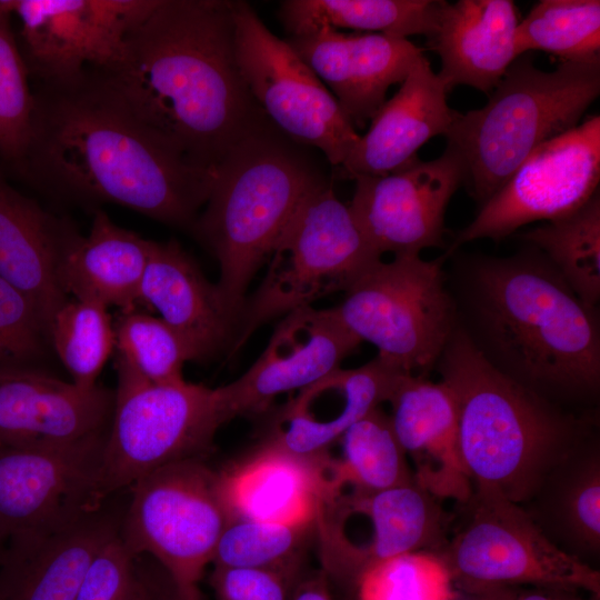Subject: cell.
Instances as JSON below:
<instances>
[{
	"mask_svg": "<svg viewBox=\"0 0 600 600\" xmlns=\"http://www.w3.org/2000/svg\"><path fill=\"white\" fill-rule=\"evenodd\" d=\"M84 76L148 132L209 170L267 121L240 72L231 1L158 0L128 33L120 59Z\"/></svg>",
	"mask_w": 600,
	"mask_h": 600,
	"instance_id": "1",
	"label": "cell"
},
{
	"mask_svg": "<svg viewBox=\"0 0 600 600\" xmlns=\"http://www.w3.org/2000/svg\"><path fill=\"white\" fill-rule=\"evenodd\" d=\"M19 171L57 193L190 229L214 170L196 166L103 98L83 74L40 84Z\"/></svg>",
	"mask_w": 600,
	"mask_h": 600,
	"instance_id": "2",
	"label": "cell"
},
{
	"mask_svg": "<svg viewBox=\"0 0 600 600\" xmlns=\"http://www.w3.org/2000/svg\"><path fill=\"white\" fill-rule=\"evenodd\" d=\"M474 263L472 316L484 357L548 394L584 397L600 381V334L584 304L541 251Z\"/></svg>",
	"mask_w": 600,
	"mask_h": 600,
	"instance_id": "3",
	"label": "cell"
},
{
	"mask_svg": "<svg viewBox=\"0 0 600 600\" xmlns=\"http://www.w3.org/2000/svg\"><path fill=\"white\" fill-rule=\"evenodd\" d=\"M457 409L458 440L473 489L524 506L584 439L582 424L494 367L456 328L438 362Z\"/></svg>",
	"mask_w": 600,
	"mask_h": 600,
	"instance_id": "4",
	"label": "cell"
},
{
	"mask_svg": "<svg viewBox=\"0 0 600 600\" xmlns=\"http://www.w3.org/2000/svg\"><path fill=\"white\" fill-rule=\"evenodd\" d=\"M324 182L268 121L239 140L214 168L206 209L191 231L218 260L217 286L239 320L254 273L303 199Z\"/></svg>",
	"mask_w": 600,
	"mask_h": 600,
	"instance_id": "5",
	"label": "cell"
},
{
	"mask_svg": "<svg viewBox=\"0 0 600 600\" xmlns=\"http://www.w3.org/2000/svg\"><path fill=\"white\" fill-rule=\"evenodd\" d=\"M600 93V59L542 71L519 56L480 109L458 112L444 137L461 154L482 206L543 142L580 123Z\"/></svg>",
	"mask_w": 600,
	"mask_h": 600,
	"instance_id": "6",
	"label": "cell"
},
{
	"mask_svg": "<svg viewBox=\"0 0 600 600\" xmlns=\"http://www.w3.org/2000/svg\"><path fill=\"white\" fill-rule=\"evenodd\" d=\"M269 259L264 278L246 298L230 354L270 320L346 292L381 256L366 240L349 204L324 182L300 203Z\"/></svg>",
	"mask_w": 600,
	"mask_h": 600,
	"instance_id": "7",
	"label": "cell"
},
{
	"mask_svg": "<svg viewBox=\"0 0 600 600\" xmlns=\"http://www.w3.org/2000/svg\"><path fill=\"white\" fill-rule=\"evenodd\" d=\"M118 377L99 492L106 500L170 463L202 459L229 421L219 389L151 383L116 356Z\"/></svg>",
	"mask_w": 600,
	"mask_h": 600,
	"instance_id": "8",
	"label": "cell"
},
{
	"mask_svg": "<svg viewBox=\"0 0 600 600\" xmlns=\"http://www.w3.org/2000/svg\"><path fill=\"white\" fill-rule=\"evenodd\" d=\"M442 262L420 254L394 256L370 267L334 308L361 341L398 370L427 376L457 328Z\"/></svg>",
	"mask_w": 600,
	"mask_h": 600,
	"instance_id": "9",
	"label": "cell"
},
{
	"mask_svg": "<svg viewBox=\"0 0 600 600\" xmlns=\"http://www.w3.org/2000/svg\"><path fill=\"white\" fill-rule=\"evenodd\" d=\"M128 490L119 532L124 544L159 562L186 600H199V581L230 521L219 471L188 459L153 470Z\"/></svg>",
	"mask_w": 600,
	"mask_h": 600,
	"instance_id": "10",
	"label": "cell"
},
{
	"mask_svg": "<svg viewBox=\"0 0 600 600\" xmlns=\"http://www.w3.org/2000/svg\"><path fill=\"white\" fill-rule=\"evenodd\" d=\"M443 549L454 581L584 590L600 594V574L563 551L529 512L503 496L473 489Z\"/></svg>",
	"mask_w": 600,
	"mask_h": 600,
	"instance_id": "11",
	"label": "cell"
},
{
	"mask_svg": "<svg viewBox=\"0 0 600 600\" xmlns=\"http://www.w3.org/2000/svg\"><path fill=\"white\" fill-rule=\"evenodd\" d=\"M241 76L263 113L289 138L341 166L360 136L334 96L244 1H231Z\"/></svg>",
	"mask_w": 600,
	"mask_h": 600,
	"instance_id": "12",
	"label": "cell"
},
{
	"mask_svg": "<svg viewBox=\"0 0 600 600\" xmlns=\"http://www.w3.org/2000/svg\"><path fill=\"white\" fill-rule=\"evenodd\" d=\"M158 0H0L19 22V48L40 84H64L116 63L130 30Z\"/></svg>",
	"mask_w": 600,
	"mask_h": 600,
	"instance_id": "13",
	"label": "cell"
},
{
	"mask_svg": "<svg viewBox=\"0 0 600 600\" xmlns=\"http://www.w3.org/2000/svg\"><path fill=\"white\" fill-rule=\"evenodd\" d=\"M600 180V117L540 144L481 206L457 244L499 241L528 223L569 216L596 192Z\"/></svg>",
	"mask_w": 600,
	"mask_h": 600,
	"instance_id": "14",
	"label": "cell"
},
{
	"mask_svg": "<svg viewBox=\"0 0 600 600\" xmlns=\"http://www.w3.org/2000/svg\"><path fill=\"white\" fill-rule=\"evenodd\" d=\"M466 179L460 152L447 143L437 159H418L386 176L354 178L349 208L380 256L420 254L442 244L447 206Z\"/></svg>",
	"mask_w": 600,
	"mask_h": 600,
	"instance_id": "15",
	"label": "cell"
},
{
	"mask_svg": "<svg viewBox=\"0 0 600 600\" xmlns=\"http://www.w3.org/2000/svg\"><path fill=\"white\" fill-rule=\"evenodd\" d=\"M107 433L61 447H0V532L43 530L101 506Z\"/></svg>",
	"mask_w": 600,
	"mask_h": 600,
	"instance_id": "16",
	"label": "cell"
},
{
	"mask_svg": "<svg viewBox=\"0 0 600 600\" xmlns=\"http://www.w3.org/2000/svg\"><path fill=\"white\" fill-rule=\"evenodd\" d=\"M360 343L334 308L308 306L287 313L257 361L218 388L228 419L263 413L278 396L300 391L340 369Z\"/></svg>",
	"mask_w": 600,
	"mask_h": 600,
	"instance_id": "17",
	"label": "cell"
},
{
	"mask_svg": "<svg viewBox=\"0 0 600 600\" xmlns=\"http://www.w3.org/2000/svg\"><path fill=\"white\" fill-rule=\"evenodd\" d=\"M114 391L84 390L38 366H0V447H61L109 431Z\"/></svg>",
	"mask_w": 600,
	"mask_h": 600,
	"instance_id": "18",
	"label": "cell"
},
{
	"mask_svg": "<svg viewBox=\"0 0 600 600\" xmlns=\"http://www.w3.org/2000/svg\"><path fill=\"white\" fill-rule=\"evenodd\" d=\"M107 502L10 537L0 561V600H74L91 561L120 530L124 509Z\"/></svg>",
	"mask_w": 600,
	"mask_h": 600,
	"instance_id": "19",
	"label": "cell"
},
{
	"mask_svg": "<svg viewBox=\"0 0 600 600\" xmlns=\"http://www.w3.org/2000/svg\"><path fill=\"white\" fill-rule=\"evenodd\" d=\"M329 86L354 128H363L402 83L422 50L408 39L381 33H342L331 27L286 40Z\"/></svg>",
	"mask_w": 600,
	"mask_h": 600,
	"instance_id": "20",
	"label": "cell"
},
{
	"mask_svg": "<svg viewBox=\"0 0 600 600\" xmlns=\"http://www.w3.org/2000/svg\"><path fill=\"white\" fill-rule=\"evenodd\" d=\"M402 373L378 357L359 368H340L283 404L266 441L299 456L323 454L353 423L388 402Z\"/></svg>",
	"mask_w": 600,
	"mask_h": 600,
	"instance_id": "21",
	"label": "cell"
},
{
	"mask_svg": "<svg viewBox=\"0 0 600 600\" xmlns=\"http://www.w3.org/2000/svg\"><path fill=\"white\" fill-rule=\"evenodd\" d=\"M388 402L393 432L414 481L442 501H468L473 488L460 452L457 409L449 388L441 380L402 373Z\"/></svg>",
	"mask_w": 600,
	"mask_h": 600,
	"instance_id": "22",
	"label": "cell"
},
{
	"mask_svg": "<svg viewBox=\"0 0 600 600\" xmlns=\"http://www.w3.org/2000/svg\"><path fill=\"white\" fill-rule=\"evenodd\" d=\"M140 304L153 308L180 334L193 360L210 359L233 347L238 313L176 240L151 241Z\"/></svg>",
	"mask_w": 600,
	"mask_h": 600,
	"instance_id": "23",
	"label": "cell"
},
{
	"mask_svg": "<svg viewBox=\"0 0 600 600\" xmlns=\"http://www.w3.org/2000/svg\"><path fill=\"white\" fill-rule=\"evenodd\" d=\"M323 458L264 441L244 460L219 471L229 520L316 526L327 498Z\"/></svg>",
	"mask_w": 600,
	"mask_h": 600,
	"instance_id": "24",
	"label": "cell"
},
{
	"mask_svg": "<svg viewBox=\"0 0 600 600\" xmlns=\"http://www.w3.org/2000/svg\"><path fill=\"white\" fill-rule=\"evenodd\" d=\"M447 89L421 56L396 94L371 119L340 166L344 177L386 176L418 160L431 138L444 136L458 111L447 103Z\"/></svg>",
	"mask_w": 600,
	"mask_h": 600,
	"instance_id": "25",
	"label": "cell"
},
{
	"mask_svg": "<svg viewBox=\"0 0 600 600\" xmlns=\"http://www.w3.org/2000/svg\"><path fill=\"white\" fill-rule=\"evenodd\" d=\"M518 24L511 0L444 1L429 46L440 57L437 74L447 91L463 84L490 94L519 57Z\"/></svg>",
	"mask_w": 600,
	"mask_h": 600,
	"instance_id": "26",
	"label": "cell"
},
{
	"mask_svg": "<svg viewBox=\"0 0 600 600\" xmlns=\"http://www.w3.org/2000/svg\"><path fill=\"white\" fill-rule=\"evenodd\" d=\"M73 229L0 174V277L32 302L48 336L54 314L69 300L57 269L63 243Z\"/></svg>",
	"mask_w": 600,
	"mask_h": 600,
	"instance_id": "27",
	"label": "cell"
},
{
	"mask_svg": "<svg viewBox=\"0 0 600 600\" xmlns=\"http://www.w3.org/2000/svg\"><path fill=\"white\" fill-rule=\"evenodd\" d=\"M151 240L121 228L98 209L87 236L73 229L58 261V281L76 300L120 311L138 309Z\"/></svg>",
	"mask_w": 600,
	"mask_h": 600,
	"instance_id": "28",
	"label": "cell"
},
{
	"mask_svg": "<svg viewBox=\"0 0 600 600\" xmlns=\"http://www.w3.org/2000/svg\"><path fill=\"white\" fill-rule=\"evenodd\" d=\"M333 497L370 523L363 569L404 553H438L448 541L451 518L442 500L414 480L377 492H341Z\"/></svg>",
	"mask_w": 600,
	"mask_h": 600,
	"instance_id": "29",
	"label": "cell"
},
{
	"mask_svg": "<svg viewBox=\"0 0 600 600\" xmlns=\"http://www.w3.org/2000/svg\"><path fill=\"white\" fill-rule=\"evenodd\" d=\"M533 501L534 510L523 508L542 531L563 551L589 563L587 558L600 551L598 447L579 444L551 471L529 502Z\"/></svg>",
	"mask_w": 600,
	"mask_h": 600,
	"instance_id": "30",
	"label": "cell"
},
{
	"mask_svg": "<svg viewBox=\"0 0 600 600\" xmlns=\"http://www.w3.org/2000/svg\"><path fill=\"white\" fill-rule=\"evenodd\" d=\"M443 0H286L279 17L291 37L321 27L380 31L407 39L437 30Z\"/></svg>",
	"mask_w": 600,
	"mask_h": 600,
	"instance_id": "31",
	"label": "cell"
},
{
	"mask_svg": "<svg viewBox=\"0 0 600 600\" xmlns=\"http://www.w3.org/2000/svg\"><path fill=\"white\" fill-rule=\"evenodd\" d=\"M341 454H324L327 497L342 492L370 493L410 482L413 474L383 410L376 408L337 441Z\"/></svg>",
	"mask_w": 600,
	"mask_h": 600,
	"instance_id": "32",
	"label": "cell"
},
{
	"mask_svg": "<svg viewBox=\"0 0 600 600\" xmlns=\"http://www.w3.org/2000/svg\"><path fill=\"white\" fill-rule=\"evenodd\" d=\"M540 250L576 296L594 309L600 298V197L573 213L520 234Z\"/></svg>",
	"mask_w": 600,
	"mask_h": 600,
	"instance_id": "33",
	"label": "cell"
},
{
	"mask_svg": "<svg viewBox=\"0 0 600 600\" xmlns=\"http://www.w3.org/2000/svg\"><path fill=\"white\" fill-rule=\"evenodd\" d=\"M518 54L540 50L564 61L600 59L599 0H541L519 21Z\"/></svg>",
	"mask_w": 600,
	"mask_h": 600,
	"instance_id": "34",
	"label": "cell"
},
{
	"mask_svg": "<svg viewBox=\"0 0 600 600\" xmlns=\"http://www.w3.org/2000/svg\"><path fill=\"white\" fill-rule=\"evenodd\" d=\"M49 341L71 382L91 390L98 386L97 379L114 352L113 318L104 306L69 299L52 319Z\"/></svg>",
	"mask_w": 600,
	"mask_h": 600,
	"instance_id": "35",
	"label": "cell"
},
{
	"mask_svg": "<svg viewBox=\"0 0 600 600\" xmlns=\"http://www.w3.org/2000/svg\"><path fill=\"white\" fill-rule=\"evenodd\" d=\"M313 531L316 526L233 520L224 528L211 563L270 569L298 580L301 552Z\"/></svg>",
	"mask_w": 600,
	"mask_h": 600,
	"instance_id": "36",
	"label": "cell"
},
{
	"mask_svg": "<svg viewBox=\"0 0 600 600\" xmlns=\"http://www.w3.org/2000/svg\"><path fill=\"white\" fill-rule=\"evenodd\" d=\"M114 352L151 383L183 380L186 362L194 361L180 334L160 317L139 309L118 311L113 318Z\"/></svg>",
	"mask_w": 600,
	"mask_h": 600,
	"instance_id": "37",
	"label": "cell"
},
{
	"mask_svg": "<svg viewBox=\"0 0 600 600\" xmlns=\"http://www.w3.org/2000/svg\"><path fill=\"white\" fill-rule=\"evenodd\" d=\"M354 600H457L454 579L437 552L392 557L363 569L352 582Z\"/></svg>",
	"mask_w": 600,
	"mask_h": 600,
	"instance_id": "38",
	"label": "cell"
},
{
	"mask_svg": "<svg viewBox=\"0 0 600 600\" xmlns=\"http://www.w3.org/2000/svg\"><path fill=\"white\" fill-rule=\"evenodd\" d=\"M29 77L11 17L0 9V158L17 170L33 127L36 99Z\"/></svg>",
	"mask_w": 600,
	"mask_h": 600,
	"instance_id": "39",
	"label": "cell"
},
{
	"mask_svg": "<svg viewBox=\"0 0 600 600\" xmlns=\"http://www.w3.org/2000/svg\"><path fill=\"white\" fill-rule=\"evenodd\" d=\"M50 343L32 302L0 277V366H37Z\"/></svg>",
	"mask_w": 600,
	"mask_h": 600,
	"instance_id": "40",
	"label": "cell"
},
{
	"mask_svg": "<svg viewBox=\"0 0 600 600\" xmlns=\"http://www.w3.org/2000/svg\"><path fill=\"white\" fill-rule=\"evenodd\" d=\"M119 532L91 561L74 600H132L137 556L129 551Z\"/></svg>",
	"mask_w": 600,
	"mask_h": 600,
	"instance_id": "41",
	"label": "cell"
},
{
	"mask_svg": "<svg viewBox=\"0 0 600 600\" xmlns=\"http://www.w3.org/2000/svg\"><path fill=\"white\" fill-rule=\"evenodd\" d=\"M297 580L276 570L213 567L210 584L217 600H290Z\"/></svg>",
	"mask_w": 600,
	"mask_h": 600,
	"instance_id": "42",
	"label": "cell"
},
{
	"mask_svg": "<svg viewBox=\"0 0 600 600\" xmlns=\"http://www.w3.org/2000/svg\"><path fill=\"white\" fill-rule=\"evenodd\" d=\"M457 600H582L578 590L510 583L454 581Z\"/></svg>",
	"mask_w": 600,
	"mask_h": 600,
	"instance_id": "43",
	"label": "cell"
},
{
	"mask_svg": "<svg viewBox=\"0 0 600 600\" xmlns=\"http://www.w3.org/2000/svg\"><path fill=\"white\" fill-rule=\"evenodd\" d=\"M132 600H186L177 584L153 558L137 556V583Z\"/></svg>",
	"mask_w": 600,
	"mask_h": 600,
	"instance_id": "44",
	"label": "cell"
},
{
	"mask_svg": "<svg viewBox=\"0 0 600 600\" xmlns=\"http://www.w3.org/2000/svg\"><path fill=\"white\" fill-rule=\"evenodd\" d=\"M290 600H332L326 573L319 571L298 579L291 589Z\"/></svg>",
	"mask_w": 600,
	"mask_h": 600,
	"instance_id": "45",
	"label": "cell"
},
{
	"mask_svg": "<svg viewBox=\"0 0 600 600\" xmlns=\"http://www.w3.org/2000/svg\"><path fill=\"white\" fill-rule=\"evenodd\" d=\"M6 543H7V539L0 532V561L4 552Z\"/></svg>",
	"mask_w": 600,
	"mask_h": 600,
	"instance_id": "46",
	"label": "cell"
}]
</instances>
